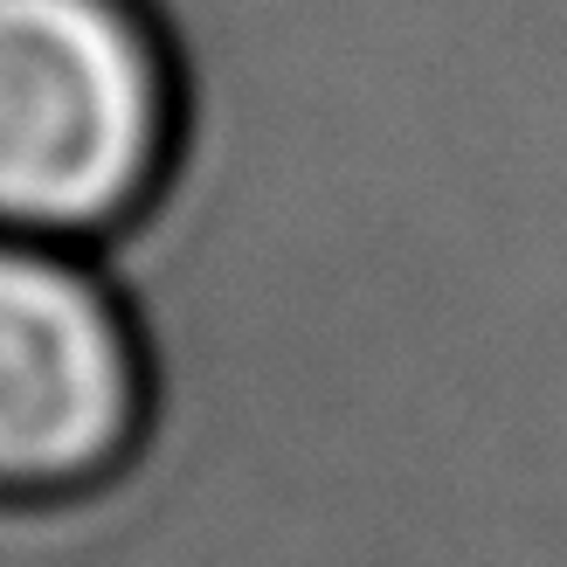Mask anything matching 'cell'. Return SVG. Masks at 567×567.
<instances>
[{"instance_id": "1", "label": "cell", "mask_w": 567, "mask_h": 567, "mask_svg": "<svg viewBox=\"0 0 567 567\" xmlns=\"http://www.w3.org/2000/svg\"><path fill=\"white\" fill-rule=\"evenodd\" d=\"M181 132L187 76L153 0H0V229L132 236Z\"/></svg>"}, {"instance_id": "2", "label": "cell", "mask_w": 567, "mask_h": 567, "mask_svg": "<svg viewBox=\"0 0 567 567\" xmlns=\"http://www.w3.org/2000/svg\"><path fill=\"white\" fill-rule=\"evenodd\" d=\"M153 353L83 243L0 229V492H104L146 443Z\"/></svg>"}]
</instances>
